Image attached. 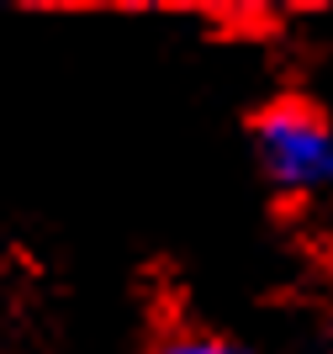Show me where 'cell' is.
Listing matches in <instances>:
<instances>
[{
	"instance_id": "obj_1",
	"label": "cell",
	"mask_w": 333,
	"mask_h": 354,
	"mask_svg": "<svg viewBox=\"0 0 333 354\" xmlns=\"http://www.w3.org/2000/svg\"><path fill=\"white\" fill-rule=\"evenodd\" d=\"M249 153L264 185L286 201L333 196V111L312 95L280 90L249 111Z\"/></svg>"
},
{
	"instance_id": "obj_2",
	"label": "cell",
	"mask_w": 333,
	"mask_h": 354,
	"mask_svg": "<svg viewBox=\"0 0 333 354\" xmlns=\"http://www.w3.org/2000/svg\"><path fill=\"white\" fill-rule=\"evenodd\" d=\"M138 354H254L244 339H233L212 323H196V317H170L143 339Z\"/></svg>"
}]
</instances>
